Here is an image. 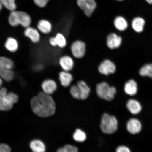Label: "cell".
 Masks as SVG:
<instances>
[{"label": "cell", "instance_id": "cell-1", "mask_svg": "<svg viewBox=\"0 0 152 152\" xmlns=\"http://www.w3.org/2000/svg\"><path fill=\"white\" fill-rule=\"evenodd\" d=\"M31 106L33 113L39 117H47L54 115L56 106L50 95L41 92L34 97L31 101Z\"/></svg>", "mask_w": 152, "mask_h": 152}, {"label": "cell", "instance_id": "cell-2", "mask_svg": "<svg viewBox=\"0 0 152 152\" xmlns=\"http://www.w3.org/2000/svg\"><path fill=\"white\" fill-rule=\"evenodd\" d=\"M10 24L13 27L20 25L23 27L26 28L30 26L31 23V17L28 13L22 11H11L8 18Z\"/></svg>", "mask_w": 152, "mask_h": 152}, {"label": "cell", "instance_id": "cell-3", "mask_svg": "<svg viewBox=\"0 0 152 152\" xmlns=\"http://www.w3.org/2000/svg\"><path fill=\"white\" fill-rule=\"evenodd\" d=\"M14 66V63L11 59L0 56V77L3 80L8 82L13 80L15 77L13 71Z\"/></svg>", "mask_w": 152, "mask_h": 152}, {"label": "cell", "instance_id": "cell-4", "mask_svg": "<svg viewBox=\"0 0 152 152\" xmlns=\"http://www.w3.org/2000/svg\"><path fill=\"white\" fill-rule=\"evenodd\" d=\"M18 100V95L13 92H8L6 88L2 87L0 90V111L10 110Z\"/></svg>", "mask_w": 152, "mask_h": 152}, {"label": "cell", "instance_id": "cell-5", "mask_svg": "<svg viewBox=\"0 0 152 152\" xmlns=\"http://www.w3.org/2000/svg\"><path fill=\"white\" fill-rule=\"evenodd\" d=\"M100 127L104 134H113L117 130L118 121L114 116L104 113L102 116Z\"/></svg>", "mask_w": 152, "mask_h": 152}, {"label": "cell", "instance_id": "cell-6", "mask_svg": "<svg viewBox=\"0 0 152 152\" xmlns=\"http://www.w3.org/2000/svg\"><path fill=\"white\" fill-rule=\"evenodd\" d=\"M96 91L99 97L109 101L113 99L117 92L115 87L110 86L107 83L104 82L97 85Z\"/></svg>", "mask_w": 152, "mask_h": 152}, {"label": "cell", "instance_id": "cell-7", "mask_svg": "<svg viewBox=\"0 0 152 152\" xmlns=\"http://www.w3.org/2000/svg\"><path fill=\"white\" fill-rule=\"evenodd\" d=\"M77 3L85 15L88 17L92 16L97 6L95 0H77Z\"/></svg>", "mask_w": 152, "mask_h": 152}, {"label": "cell", "instance_id": "cell-8", "mask_svg": "<svg viewBox=\"0 0 152 152\" xmlns=\"http://www.w3.org/2000/svg\"><path fill=\"white\" fill-rule=\"evenodd\" d=\"M72 54L76 58H81L84 56L86 51L85 44L81 41H76L72 45Z\"/></svg>", "mask_w": 152, "mask_h": 152}, {"label": "cell", "instance_id": "cell-9", "mask_svg": "<svg viewBox=\"0 0 152 152\" xmlns=\"http://www.w3.org/2000/svg\"><path fill=\"white\" fill-rule=\"evenodd\" d=\"M116 69V68L115 64L107 59L104 60L98 67L99 71L100 73L106 75L115 73Z\"/></svg>", "mask_w": 152, "mask_h": 152}, {"label": "cell", "instance_id": "cell-10", "mask_svg": "<svg viewBox=\"0 0 152 152\" xmlns=\"http://www.w3.org/2000/svg\"><path fill=\"white\" fill-rule=\"evenodd\" d=\"M142 128L141 123L137 119L132 118L127 123V130L131 134H138L141 132Z\"/></svg>", "mask_w": 152, "mask_h": 152}, {"label": "cell", "instance_id": "cell-11", "mask_svg": "<svg viewBox=\"0 0 152 152\" xmlns=\"http://www.w3.org/2000/svg\"><path fill=\"white\" fill-rule=\"evenodd\" d=\"M122 38L116 34L111 33L107 36V45L110 49H114L118 48L122 43Z\"/></svg>", "mask_w": 152, "mask_h": 152}, {"label": "cell", "instance_id": "cell-12", "mask_svg": "<svg viewBox=\"0 0 152 152\" xmlns=\"http://www.w3.org/2000/svg\"><path fill=\"white\" fill-rule=\"evenodd\" d=\"M24 35L34 43H38L40 40L41 36L39 31L31 26L26 28L24 31Z\"/></svg>", "mask_w": 152, "mask_h": 152}, {"label": "cell", "instance_id": "cell-13", "mask_svg": "<svg viewBox=\"0 0 152 152\" xmlns=\"http://www.w3.org/2000/svg\"><path fill=\"white\" fill-rule=\"evenodd\" d=\"M42 88L43 92L51 95L56 91L57 86L55 81L52 79H47L43 82L42 84Z\"/></svg>", "mask_w": 152, "mask_h": 152}, {"label": "cell", "instance_id": "cell-14", "mask_svg": "<svg viewBox=\"0 0 152 152\" xmlns=\"http://www.w3.org/2000/svg\"><path fill=\"white\" fill-rule=\"evenodd\" d=\"M126 106L129 111L133 115H137L142 111L141 104L138 101L135 99L129 100L127 102Z\"/></svg>", "mask_w": 152, "mask_h": 152}, {"label": "cell", "instance_id": "cell-15", "mask_svg": "<svg viewBox=\"0 0 152 152\" xmlns=\"http://www.w3.org/2000/svg\"><path fill=\"white\" fill-rule=\"evenodd\" d=\"M124 92L130 96H134L138 92V85L136 82L133 79H130L125 83Z\"/></svg>", "mask_w": 152, "mask_h": 152}, {"label": "cell", "instance_id": "cell-16", "mask_svg": "<svg viewBox=\"0 0 152 152\" xmlns=\"http://www.w3.org/2000/svg\"><path fill=\"white\" fill-rule=\"evenodd\" d=\"M59 64L64 71L69 72L73 69L74 61L72 58L68 56H63L60 59Z\"/></svg>", "mask_w": 152, "mask_h": 152}, {"label": "cell", "instance_id": "cell-17", "mask_svg": "<svg viewBox=\"0 0 152 152\" xmlns=\"http://www.w3.org/2000/svg\"><path fill=\"white\" fill-rule=\"evenodd\" d=\"M4 47L6 50L11 53H15L19 48V43L18 40L13 37H9L6 41Z\"/></svg>", "mask_w": 152, "mask_h": 152}, {"label": "cell", "instance_id": "cell-18", "mask_svg": "<svg viewBox=\"0 0 152 152\" xmlns=\"http://www.w3.org/2000/svg\"><path fill=\"white\" fill-rule=\"evenodd\" d=\"M145 23V20L143 18L140 17H137L132 20V27L137 33H140L143 31Z\"/></svg>", "mask_w": 152, "mask_h": 152}, {"label": "cell", "instance_id": "cell-19", "mask_svg": "<svg viewBox=\"0 0 152 152\" xmlns=\"http://www.w3.org/2000/svg\"><path fill=\"white\" fill-rule=\"evenodd\" d=\"M78 87L80 94L81 99L85 100L88 97L90 93V89L85 82L80 81L78 82Z\"/></svg>", "mask_w": 152, "mask_h": 152}, {"label": "cell", "instance_id": "cell-20", "mask_svg": "<svg viewBox=\"0 0 152 152\" xmlns=\"http://www.w3.org/2000/svg\"><path fill=\"white\" fill-rule=\"evenodd\" d=\"M59 80L63 86L68 87L73 80V76L68 72L62 71L59 73Z\"/></svg>", "mask_w": 152, "mask_h": 152}, {"label": "cell", "instance_id": "cell-21", "mask_svg": "<svg viewBox=\"0 0 152 152\" xmlns=\"http://www.w3.org/2000/svg\"><path fill=\"white\" fill-rule=\"evenodd\" d=\"M114 24L115 27L120 31H124L128 27V22L124 17L118 16L114 20Z\"/></svg>", "mask_w": 152, "mask_h": 152}, {"label": "cell", "instance_id": "cell-22", "mask_svg": "<svg viewBox=\"0 0 152 152\" xmlns=\"http://www.w3.org/2000/svg\"><path fill=\"white\" fill-rule=\"evenodd\" d=\"M37 27L39 31L43 34H48L52 31V24L48 21L46 20H39L38 22Z\"/></svg>", "mask_w": 152, "mask_h": 152}, {"label": "cell", "instance_id": "cell-23", "mask_svg": "<svg viewBox=\"0 0 152 152\" xmlns=\"http://www.w3.org/2000/svg\"><path fill=\"white\" fill-rule=\"evenodd\" d=\"M30 147L33 152H45V147L41 140H34L30 142Z\"/></svg>", "mask_w": 152, "mask_h": 152}, {"label": "cell", "instance_id": "cell-24", "mask_svg": "<svg viewBox=\"0 0 152 152\" xmlns=\"http://www.w3.org/2000/svg\"><path fill=\"white\" fill-rule=\"evenodd\" d=\"M140 75L142 77H148L152 79V64H146L140 68Z\"/></svg>", "mask_w": 152, "mask_h": 152}, {"label": "cell", "instance_id": "cell-25", "mask_svg": "<svg viewBox=\"0 0 152 152\" xmlns=\"http://www.w3.org/2000/svg\"><path fill=\"white\" fill-rule=\"evenodd\" d=\"M74 139L78 142H83L86 139V134L83 131L80 129H77L73 134Z\"/></svg>", "mask_w": 152, "mask_h": 152}, {"label": "cell", "instance_id": "cell-26", "mask_svg": "<svg viewBox=\"0 0 152 152\" xmlns=\"http://www.w3.org/2000/svg\"><path fill=\"white\" fill-rule=\"evenodd\" d=\"M0 3L10 11H12L16 9V5L15 0H0Z\"/></svg>", "mask_w": 152, "mask_h": 152}, {"label": "cell", "instance_id": "cell-27", "mask_svg": "<svg viewBox=\"0 0 152 152\" xmlns=\"http://www.w3.org/2000/svg\"><path fill=\"white\" fill-rule=\"evenodd\" d=\"M57 46L63 48L66 45V41L65 37L62 34L58 33L56 34V37Z\"/></svg>", "mask_w": 152, "mask_h": 152}, {"label": "cell", "instance_id": "cell-28", "mask_svg": "<svg viewBox=\"0 0 152 152\" xmlns=\"http://www.w3.org/2000/svg\"><path fill=\"white\" fill-rule=\"evenodd\" d=\"M70 93L74 98L78 100L81 99L80 94L77 85H73L70 89Z\"/></svg>", "mask_w": 152, "mask_h": 152}, {"label": "cell", "instance_id": "cell-29", "mask_svg": "<svg viewBox=\"0 0 152 152\" xmlns=\"http://www.w3.org/2000/svg\"><path fill=\"white\" fill-rule=\"evenodd\" d=\"M57 152H78V150L75 146L66 145L64 147L59 148Z\"/></svg>", "mask_w": 152, "mask_h": 152}, {"label": "cell", "instance_id": "cell-30", "mask_svg": "<svg viewBox=\"0 0 152 152\" xmlns=\"http://www.w3.org/2000/svg\"><path fill=\"white\" fill-rule=\"evenodd\" d=\"M50 0H34V2L37 6L43 7L46 6Z\"/></svg>", "mask_w": 152, "mask_h": 152}, {"label": "cell", "instance_id": "cell-31", "mask_svg": "<svg viewBox=\"0 0 152 152\" xmlns=\"http://www.w3.org/2000/svg\"><path fill=\"white\" fill-rule=\"evenodd\" d=\"M11 149L7 144L0 143V152H11Z\"/></svg>", "mask_w": 152, "mask_h": 152}, {"label": "cell", "instance_id": "cell-32", "mask_svg": "<svg viewBox=\"0 0 152 152\" xmlns=\"http://www.w3.org/2000/svg\"><path fill=\"white\" fill-rule=\"evenodd\" d=\"M116 152H131L129 148L126 146L121 145L117 148Z\"/></svg>", "mask_w": 152, "mask_h": 152}, {"label": "cell", "instance_id": "cell-33", "mask_svg": "<svg viewBox=\"0 0 152 152\" xmlns=\"http://www.w3.org/2000/svg\"><path fill=\"white\" fill-rule=\"evenodd\" d=\"M49 42L50 44L53 47L57 46L56 37H53L50 38L49 39Z\"/></svg>", "mask_w": 152, "mask_h": 152}, {"label": "cell", "instance_id": "cell-34", "mask_svg": "<svg viewBox=\"0 0 152 152\" xmlns=\"http://www.w3.org/2000/svg\"><path fill=\"white\" fill-rule=\"evenodd\" d=\"M3 79L0 77V90L2 88L3 83Z\"/></svg>", "mask_w": 152, "mask_h": 152}, {"label": "cell", "instance_id": "cell-35", "mask_svg": "<svg viewBox=\"0 0 152 152\" xmlns=\"http://www.w3.org/2000/svg\"><path fill=\"white\" fill-rule=\"evenodd\" d=\"M2 5L1 3H0V12H1L2 9Z\"/></svg>", "mask_w": 152, "mask_h": 152}, {"label": "cell", "instance_id": "cell-36", "mask_svg": "<svg viewBox=\"0 0 152 152\" xmlns=\"http://www.w3.org/2000/svg\"><path fill=\"white\" fill-rule=\"evenodd\" d=\"M117 1H123V0H117Z\"/></svg>", "mask_w": 152, "mask_h": 152}]
</instances>
